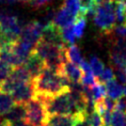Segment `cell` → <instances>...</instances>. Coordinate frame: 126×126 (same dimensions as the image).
<instances>
[{"instance_id":"4dcf8cb0","label":"cell","mask_w":126,"mask_h":126,"mask_svg":"<svg viewBox=\"0 0 126 126\" xmlns=\"http://www.w3.org/2000/svg\"><path fill=\"white\" fill-rule=\"evenodd\" d=\"M3 2V0H0V3H2Z\"/></svg>"},{"instance_id":"ac0fdd59","label":"cell","mask_w":126,"mask_h":126,"mask_svg":"<svg viewBox=\"0 0 126 126\" xmlns=\"http://www.w3.org/2000/svg\"><path fill=\"white\" fill-rule=\"evenodd\" d=\"M90 65H91L92 71L94 74V76L96 78H99L100 75L102 74L103 70H104V65L100 61V59L94 55H92L90 58Z\"/></svg>"},{"instance_id":"e0dca14e","label":"cell","mask_w":126,"mask_h":126,"mask_svg":"<svg viewBox=\"0 0 126 126\" xmlns=\"http://www.w3.org/2000/svg\"><path fill=\"white\" fill-rule=\"evenodd\" d=\"M91 91H92L93 98H94V100L95 102H97L99 100H102L106 96V94H107L104 84L100 83L98 80H97V82L93 87H91Z\"/></svg>"},{"instance_id":"9a60e30c","label":"cell","mask_w":126,"mask_h":126,"mask_svg":"<svg viewBox=\"0 0 126 126\" xmlns=\"http://www.w3.org/2000/svg\"><path fill=\"white\" fill-rule=\"evenodd\" d=\"M15 104V101L10 93L0 89V116L5 115Z\"/></svg>"},{"instance_id":"cb8c5ba5","label":"cell","mask_w":126,"mask_h":126,"mask_svg":"<svg viewBox=\"0 0 126 126\" xmlns=\"http://www.w3.org/2000/svg\"><path fill=\"white\" fill-rule=\"evenodd\" d=\"M88 121L91 126H103L102 117L95 109L90 114H88Z\"/></svg>"},{"instance_id":"603a6c76","label":"cell","mask_w":126,"mask_h":126,"mask_svg":"<svg viewBox=\"0 0 126 126\" xmlns=\"http://www.w3.org/2000/svg\"><path fill=\"white\" fill-rule=\"evenodd\" d=\"M12 69H13V67H11L6 62L0 60V86L9 77V75L12 72Z\"/></svg>"},{"instance_id":"2e32d148","label":"cell","mask_w":126,"mask_h":126,"mask_svg":"<svg viewBox=\"0 0 126 126\" xmlns=\"http://www.w3.org/2000/svg\"><path fill=\"white\" fill-rule=\"evenodd\" d=\"M66 57L70 62L76 64L79 67L81 66L82 62L84 61V58L81 55V51H80L79 47L75 43L71 44V45H69V47H67V49H66Z\"/></svg>"},{"instance_id":"30bf717a","label":"cell","mask_w":126,"mask_h":126,"mask_svg":"<svg viewBox=\"0 0 126 126\" xmlns=\"http://www.w3.org/2000/svg\"><path fill=\"white\" fill-rule=\"evenodd\" d=\"M60 74H62L63 76H65L71 84H76V83H81L82 78L84 76V72L81 69V67L77 66L76 64L70 62L69 60H66L61 71Z\"/></svg>"},{"instance_id":"4316f807","label":"cell","mask_w":126,"mask_h":126,"mask_svg":"<svg viewBox=\"0 0 126 126\" xmlns=\"http://www.w3.org/2000/svg\"><path fill=\"white\" fill-rule=\"evenodd\" d=\"M51 0H32L30 2V6H32L33 9H38L42 6H44L45 4H47L48 2H50Z\"/></svg>"},{"instance_id":"ba28073f","label":"cell","mask_w":126,"mask_h":126,"mask_svg":"<svg viewBox=\"0 0 126 126\" xmlns=\"http://www.w3.org/2000/svg\"><path fill=\"white\" fill-rule=\"evenodd\" d=\"M10 94L15 103H21V104H27L31 99H32L36 95L32 81L20 84Z\"/></svg>"},{"instance_id":"7c38bea8","label":"cell","mask_w":126,"mask_h":126,"mask_svg":"<svg viewBox=\"0 0 126 126\" xmlns=\"http://www.w3.org/2000/svg\"><path fill=\"white\" fill-rule=\"evenodd\" d=\"M3 117L10 123L12 122H18L22 120H26L27 118V108L26 104L21 103H15L12 108L5 114Z\"/></svg>"},{"instance_id":"f546056e","label":"cell","mask_w":126,"mask_h":126,"mask_svg":"<svg viewBox=\"0 0 126 126\" xmlns=\"http://www.w3.org/2000/svg\"><path fill=\"white\" fill-rule=\"evenodd\" d=\"M123 94H124V95H126V84L123 86Z\"/></svg>"},{"instance_id":"4fadbf2b","label":"cell","mask_w":126,"mask_h":126,"mask_svg":"<svg viewBox=\"0 0 126 126\" xmlns=\"http://www.w3.org/2000/svg\"><path fill=\"white\" fill-rule=\"evenodd\" d=\"M75 121V115H63L54 114L49 115L47 119V126H73Z\"/></svg>"},{"instance_id":"7a4b0ae2","label":"cell","mask_w":126,"mask_h":126,"mask_svg":"<svg viewBox=\"0 0 126 126\" xmlns=\"http://www.w3.org/2000/svg\"><path fill=\"white\" fill-rule=\"evenodd\" d=\"M66 46L61 47L40 39L32 51L41 57L45 67L60 73L65 61L68 60L66 57Z\"/></svg>"},{"instance_id":"ffe728a7","label":"cell","mask_w":126,"mask_h":126,"mask_svg":"<svg viewBox=\"0 0 126 126\" xmlns=\"http://www.w3.org/2000/svg\"><path fill=\"white\" fill-rule=\"evenodd\" d=\"M85 27H86V17L78 16L76 22L74 23V33L77 38H81L83 36Z\"/></svg>"},{"instance_id":"6da1fadb","label":"cell","mask_w":126,"mask_h":126,"mask_svg":"<svg viewBox=\"0 0 126 126\" xmlns=\"http://www.w3.org/2000/svg\"><path fill=\"white\" fill-rule=\"evenodd\" d=\"M36 95L39 97H51L70 91V81L57 71L44 67L41 73L32 81Z\"/></svg>"},{"instance_id":"d6986e66","label":"cell","mask_w":126,"mask_h":126,"mask_svg":"<svg viewBox=\"0 0 126 126\" xmlns=\"http://www.w3.org/2000/svg\"><path fill=\"white\" fill-rule=\"evenodd\" d=\"M60 32H61V35L65 43H69L70 45L75 43L76 36L74 33V24L68 27H65L63 29H60Z\"/></svg>"},{"instance_id":"f1b7e54d","label":"cell","mask_w":126,"mask_h":126,"mask_svg":"<svg viewBox=\"0 0 126 126\" xmlns=\"http://www.w3.org/2000/svg\"><path fill=\"white\" fill-rule=\"evenodd\" d=\"M20 1H22V0H3V2H5L7 4H14V3H17Z\"/></svg>"},{"instance_id":"484cf974","label":"cell","mask_w":126,"mask_h":126,"mask_svg":"<svg viewBox=\"0 0 126 126\" xmlns=\"http://www.w3.org/2000/svg\"><path fill=\"white\" fill-rule=\"evenodd\" d=\"M102 102L106 108V110H109V111H113L115 109V105H116V100L109 97V96H105L103 99H102Z\"/></svg>"},{"instance_id":"52a82bcc","label":"cell","mask_w":126,"mask_h":126,"mask_svg":"<svg viewBox=\"0 0 126 126\" xmlns=\"http://www.w3.org/2000/svg\"><path fill=\"white\" fill-rule=\"evenodd\" d=\"M43 28H44V26L39 21L30 22L25 27H23V30H22L19 39L30 44L34 49L35 45L41 38Z\"/></svg>"},{"instance_id":"8fae6325","label":"cell","mask_w":126,"mask_h":126,"mask_svg":"<svg viewBox=\"0 0 126 126\" xmlns=\"http://www.w3.org/2000/svg\"><path fill=\"white\" fill-rule=\"evenodd\" d=\"M76 19H77V17L73 13H71L64 5H62L58 9V11L55 12L53 23L59 29H63L65 27L73 25L76 22Z\"/></svg>"},{"instance_id":"3957f363","label":"cell","mask_w":126,"mask_h":126,"mask_svg":"<svg viewBox=\"0 0 126 126\" xmlns=\"http://www.w3.org/2000/svg\"><path fill=\"white\" fill-rule=\"evenodd\" d=\"M40 100L45 104L46 110L49 115L54 114H63V115H75L79 112L77 104L72 97L70 91L64 92L60 94L51 97H39Z\"/></svg>"},{"instance_id":"d4e9b609","label":"cell","mask_w":126,"mask_h":126,"mask_svg":"<svg viewBox=\"0 0 126 126\" xmlns=\"http://www.w3.org/2000/svg\"><path fill=\"white\" fill-rule=\"evenodd\" d=\"M114 78H115V75H114V72H113L112 68L106 67V68H104V70H103L102 74L100 75V77L97 78V80H98L100 83H103V84H104L105 82H107V81H109V80H112V79H114Z\"/></svg>"},{"instance_id":"9c48e42d","label":"cell","mask_w":126,"mask_h":126,"mask_svg":"<svg viewBox=\"0 0 126 126\" xmlns=\"http://www.w3.org/2000/svg\"><path fill=\"white\" fill-rule=\"evenodd\" d=\"M24 67L28 70V72L30 73V75L33 81L41 73V71L45 67V64H44V61L41 59V57L32 51L30 54V56L28 57V59L26 60Z\"/></svg>"},{"instance_id":"5bb4252c","label":"cell","mask_w":126,"mask_h":126,"mask_svg":"<svg viewBox=\"0 0 126 126\" xmlns=\"http://www.w3.org/2000/svg\"><path fill=\"white\" fill-rule=\"evenodd\" d=\"M104 86H105V89H106V94H107V95L109 97L117 100L121 96L124 95V94H123V86H121L116 81L115 78L105 82Z\"/></svg>"},{"instance_id":"5b68a950","label":"cell","mask_w":126,"mask_h":126,"mask_svg":"<svg viewBox=\"0 0 126 126\" xmlns=\"http://www.w3.org/2000/svg\"><path fill=\"white\" fill-rule=\"evenodd\" d=\"M27 118L26 120L33 126H44L48 119V112L45 104L37 97H33L27 104Z\"/></svg>"},{"instance_id":"277c9868","label":"cell","mask_w":126,"mask_h":126,"mask_svg":"<svg viewBox=\"0 0 126 126\" xmlns=\"http://www.w3.org/2000/svg\"><path fill=\"white\" fill-rule=\"evenodd\" d=\"M115 4L116 0H102L93 16L94 25L104 35H108L115 27Z\"/></svg>"},{"instance_id":"44dd1931","label":"cell","mask_w":126,"mask_h":126,"mask_svg":"<svg viewBox=\"0 0 126 126\" xmlns=\"http://www.w3.org/2000/svg\"><path fill=\"white\" fill-rule=\"evenodd\" d=\"M112 126H126V112L114 109L112 111Z\"/></svg>"},{"instance_id":"83f0119b","label":"cell","mask_w":126,"mask_h":126,"mask_svg":"<svg viewBox=\"0 0 126 126\" xmlns=\"http://www.w3.org/2000/svg\"><path fill=\"white\" fill-rule=\"evenodd\" d=\"M8 126H33L31 123H29L27 120H22V121H18V122H9Z\"/></svg>"},{"instance_id":"7402d4cb","label":"cell","mask_w":126,"mask_h":126,"mask_svg":"<svg viewBox=\"0 0 126 126\" xmlns=\"http://www.w3.org/2000/svg\"><path fill=\"white\" fill-rule=\"evenodd\" d=\"M63 5L76 17H78L81 11V8H82V4L80 0H64Z\"/></svg>"},{"instance_id":"8992f818","label":"cell","mask_w":126,"mask_h":126,"mask_svg":"<svg viewBox=\"0 0 126 126\" xmlns=\"http://www.w3.org/2000/svg\"><path fill=\"white\" fill-rule=\"evenodd\" d=\"M0 30H2L13 42H16L20 38L23 28L15 15L9 12L0 11Z\"/></svg>"}]
</instances>
